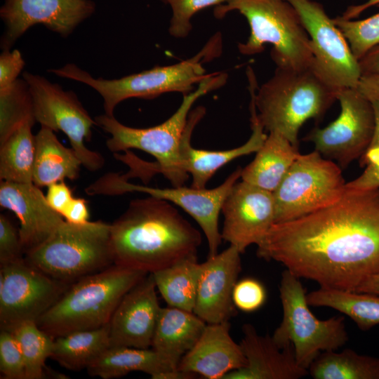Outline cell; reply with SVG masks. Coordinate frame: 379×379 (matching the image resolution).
<instances>
[{"mask_svg": "<svg viewBox=\"0 0 379 379\" xmlns=\"http://www.w3.org/2000/svg\"><path fill=\"white\" fill-rule=\"evenodd\" d=\"M298 146L277 132H270L254 159L242 168L241 180L273 192L299 157Z\"/></svg>", "mask_w": 379, "mask_h": 379, "instance_id": "484cf974", "label": "cell"}, {"mask_svg": "<svg viewBox=\"0 0 379 379\" xmlns=\"http://www.w3.org/2000/svg\"><path fill=\"white\" fill-rule=\"evenodd\" d=\"M1 378L26 379L25 366L20 345L11 331L0 332Z\"/></svg>", "mask_w": 379, "mask_h": 379, "instance_id": "8d00e7d4", "label": "cell"}, {"mask_svg": "<svg viewBox=\"0 0 379 379\" xmlns=\"http://www.w3.org/2000/svg\"><path fill=\"white\" fill-rule=\"evenodd\" d=\"M62 215L65 220L75 224L88 222L89 211L86 200L74 197Z\"/></svg>", "mask_w": 379, "mask_h": 379, "instance_id": "7bdbcfd3", "label": "cell"}, {"mask_svg": "<svg viewBox=\"0 0 379 379\" xmlns=\"http://www.w3.org/2000/svg\"><path fill=\"white\" fill-rule=\"evenodd\" d=\"M286 1L298 12L310 39L314 70L338 91L357 88L361 77L359 61L323 6L313 0Z\"/></svg>", "mask_w": 379, "mask_h": 379, "instance_id": "5bb4252c", "label": "cell"}, {"mask_svg": "<svg viewBox=\"0 0 379 379\" xmlns=\"http://www.w3.org/2000/svg\"><path fill=\"white\" fill-rule=\"evenodd\" d=\"M370 101L371 102L374 112L375 130L371 143L368 149L379 148V98H376Z\"/></svg>", "mask_w": 379, "mask_h": 379, "instance_id": "c3c4849f", "label": "cell"}, {"mask_svg": "<svg viewBox=\"0 0 379 379\" xmlns=\"http://www.w3.org/2000/svg\"><path fill=\"white\" fill-rule=\"evenodd\" d=\"M333 21L343 34L358 61L370 50L379 46V13L362 20L338 16L333 18Z\"/></svg>", "mask_w": 379, "mask_h": 379, "instance_id": "e575fe53", "label": "cell"}, {"mask_svg": "<svg viewBox=\"0 0 379 379\" xmlns=\"http://www.w3.org/2000/svg\"><path fill=\"white\" fill-rule=\"evenodd\" d=\"M361 163L366 166L364 171L346 183V187L361 190L379 188V148L368 149L361 157Z\"/></svg>", "mask_w": 379, "mask_h": 379, "instance_id": "ab89813d", "label": "cell"}, {"mask_svg": "<svg viewBox=\"0 0 379 379\" xmlns=\"http://www.w3.org/2000/svg\"><path fill=\"white\" fill-rule=\"evenodd\" d=\"M53 130L41 126L35 135L33 183L48 185L65 179L77 180L82 164L74 150L65 147Z\"/></svg>", "mask_w": 379, "mask_h": 379, "instance_id": "4316f807", "label": "cell"}, {"mask_svg": "<svg viewBox=\"0 0 379 379\" xmlns=\"http://www.w3.org/2000/svg\"><path fill=\"white\" fill-rule=\"evenodd\" d=\"M242 168L234 171L222 183L212 189L192 187L157 188L130 183L123 175L109 173L89 185L85 190L90 195H119L127 192H142L166 200L181 208L198 223L208 246L209 256L218 253L222 241L218 227L222 204L234 184L241 178Z\"/></svg>", "mask_w": 379, "mask_h": 379, "instance_id": "8fae6325", "label": "cell"}, {"mask_svg": "<svg viewBox=\"0 0 379 379\" xmlns=\"http://www.w3.org/2000/svg\"><path fill=\"white\" fill-rule=\"evenodd\" d=\"M373 6L379 7V0H368L366 2L361 4L350 6L347 8L341 16L346 19L352 20L358 17L362 12L368 8Z\"/></svg>", "mask_w": 379, "mask_h": 379, "instance_id": "bcb514c9", "label": "cell"}, {"mask_svg": "<svg viewBox=\"0 0 379 379\" xmlns=\"http://www.w3.org/2000/svg\"><path fill=\"white\" fill-rule=\"evenodd\" d=\"M251 135L242 145L225 150L197 149L191 145L194 129L206 113V109L199 106L190 113L180 147V162L182 168L192 176L191 187L206 188L208 180L222 167L237 158L256 152L262 145L267 135L259 121L254 101L251 99Z\"/></svg>", "mask_w": 379, "mask_h": 379, "instance_id": "ffe728a7", "label": "cell"}, {"mask_svg": "<svg viewBox=\"0 0 379 379\" xmlns=\"http://www.w3.org/2000/svg\"><path fill=\"white\" fill-rule=\"evenodd\" d=\"M149 273L121 298L109 323V347L150 348L161 307Z\"/></svg>", "mask_w": 379, "mask_h": 379, "instance_id": "ac0fdd59", "label": "cell"}, {"mask_svg": "<svg viewBox=\"0 0 379 379\" xmlns=\"http://www.w3.org/2000/svg\"><path fill=\"white\" fill-rule=\"evenodd\" d=\"M95 10V3L91 0H5L0 9L4 24L1 48L10 50L29 28L36 24L67 37Z\"/></svg>", "mask_w": 379, "mask_h": 379, "instance_id": "2e32d148", "label": "cell"}, {"mask_svg": "<svg viewBox=\"0 0 379 379\" xmlns=\"http://www.w3.org/2000/svg\"><path fill=\"white\" fill-rule=\"evenodd\" d=\"M361 75L379 74V46L370 50L359 60Z\"/></svg>", "mask_w": 379, "mask_h": 379, "instance_id": "f6af8a7d", "label": "cell"}, {"mask_svg": "<svg viewBox=\"0 0 379 379\" xmlns=\"http://www.w3.org/2000/svg\"><path fill=\"white\" fill-rule=\"evenodd\" d=\"M230 329L229 321L206 324L196 344L181 358L178 369L206 379H223L230 372L244 367L246 359Z\"/></svg>", "mask_w": 379, "mask_h": 379, "instance_id": "603a6c76", "label": "cell"}, {"mask_svg": "<svg viewBox=\"0 0 379 379\" xmlns=\"http://www.w3.org/2000/svg\"><path fill=\"white\" fill-rule=\"evenodd\" d=\"M356 89L369 100L379 98V74L361 75Z\"/></svg>", "mask_w": 379, "mask_h": 379, "instance_id": "ee69618b", "label": "cell"}, {"mask_svg": "<svg viewBox=\"0 0 379 379\" xmlns=\"http://www.w3.org/2000/svg\"><path fill=\"white\" fill-rule=\"evenodd\" d=\"M22 78L32 95L36 122L53 131L64 133L87 170L94 172L102 168L105 164L102 155L89 149L84 142L91 140V129L96 122L77 95L39 74L25 72Z\"/></svg>", "mask_w": 379, "mask_h": 379, "instance_id": "7c38bea8", "label": "cell"}, {"mask_svg": "<svg viewBox=\"0 0 379 379\" xmlns=\"http://www.w3.org/2000/svg\"><path fill=\"white\" fill-rule=\"evenodd\" d=\"M346 190L341 168L317 151L300 154L272 192L274 223L321 209L338 200Z\"/></svg>", "mask_w": 379, "mask_h": 379, "instance_id": "30bf717a", "label": "cell"}, {"mask_svg": "<svg viewBox=\"0 0 379 379\" xmlns=\"http://www.w3.org/2000/svg\"><path fill=\"white\" fill-rule=\"evenodd\" d=\"M149 273L112 265L72 283L37 321L53 339L109 323L124 295Z\"/></svg>", "mask_w": 379, "mask_h": 379, "instance_id": "8992f818", "label": "cell"}, {"mask_svg": "<svg viewBox=\"0 0 379 379\" xmlns=\"http://www.w3.org/2000/svg\"><path fill=\"white\" fill-rule=\"evenodd\" d=\"M200 270L201 263L193 256L152 274L168 306L193 312Z\"/></svg>", "mask_w": 379, "mask_h": 379, "instance_id": "f546056e", "label": "cell"}, {"mask_svg": "<svg viewBox=\"0 0 379 379\" xmlns=\"http://www.w3.org/2000/svg\"><path fill=\"white\" fill-rule=\"evenodd\" d=\"M229 0H168L172 16L168 32L177 39L187 37L192 29V18L199 11L213 6L225 4Z\"/></svg>", "mask_w": 379, "mask_h": 379, "instance_id": "d590c367", "label": "cell"}, {"mask_svg": "<svg viewBox=\"0 0 379 379\" xmlns=\"http://www.w3.org/2000/svg\"><path fill=\"white\" fill-rule=\"evenodd\" d=\"M247 76L249 91L265 130L277 132L298 146V133L308 119H320L337 100L338 90L312 67L302 69L277 67L260 88L253 69Z\"/></svg>", "mask_w": 379, "mask_h": 379, "instance_id": "277c9868", "label": "cell"}, {"mask_svg": "<svg viewBox=\"0 0 379 379\" xmlns=\"http://www.w3.org/2000/svg\"><path fill=\"white\" fill-rule=\"evenodd\" d=\"M241 254L230 245L201 263L193 313L206 324L229 321L237 314L232 293L241 270Z\"/></svg>", "mask_w": 379, "mask_h": 379, "instance_id": "d6986e66", "label": "cell"}, {"mask_svg": "<svg viewBox=\"0 0 379 379\" xmlns=\"http://www.w3.org/2000/svg\"><path fill=\"white\" fill-rule=\"evenodd\" d=\"M310 306L334 309L362 331L379 324V295L320 287L307 294Z\"/></svg>", "mask_w": 379, "mask_h": 379, "instance_id": "f1b7e54d", "label": "cell"}, {"mask_svg": "<svg viewBox=\"0 0 379 379\" xmlns=\"http://www.w3.org/2000/svg\"><path fill=\"white\" fill-rule=\"evenodd\" d=\"M279 295L283 318L272 338L281 348L292 345L300 366L308 370L321 352L337 350L347 343L344 317L317 319L309 308L300 278L286 269L281 274Z\"/></svg>", "mask_w": 379, "mask_h": 379, "instance_id": "9c48e42d", "label": "cell"}, {"mask_svg": "<svg viewBox=\"0 0 379 379\" xmlns=\"http://www.w3.org/2000/svg\"><path fill=\"white\" fill-rule=\"evenodd\" d=\"M257 255L320 287L348 291L379 273V188L346 187L336 201L274 223Z\"/></svg>", "mask_w": 379, "mask_h": 379, "instance_id": "6da1fadb", "label": "cell"}, {"mask_svg": "<svg viewBox=\"0 0 379 379\" xmlns=\"http://www.w3.org/2000/svg\"><path fill=\"white\" fill-rule=\"evenodd\" d=\"M25 258L19 232L4 214L0 215V265Z\"/></svg>", "mask_w": 379, "mask_h": 379, "instance_id": "f35d334b", "label": "cell"}, {"mask_svg": "<svg viewBox=\"0 0 379 379\" xmlns=\"http://www.w3.org/2000/svg\"><path fill=\"white\" fill-rule=\"evenodd\" d=\"M356 291L379 295V273L366 279Z\"/></svg>", "mask_w": 379, "mask_h": 379, "instance_id": "7dc6e473", "label": "cell"}, {"mask_svg": "<svg viewBox=\"0 0 379 379\" xmlns=\"http://www.w3.org/2000/svg\"><path fill=\"white\" fill-rule=\"evenodd\" d=\"M0 206L13 211L20 221L18 232L24 254L44 243L64 221L33 182L1 180Z\"/></svg>", "mask_w": 379, "mask_h": 379, "instance_id": "44dd1931", "label": "cell"}, {"mask_svg": "<svg viewBox=\"0 0 379 379\" xmlns=\"http://www.w3.org/2000/svg\"><path fill=\"white\" fill-rule=\"evenodd\" d=\"M314 379H379V358L351 349L321 352L308 368Z\"/></svg>", "mask_w": 379, "mask_h": 379, "instance_id": "4dcf8cb0", "label": "cell"}, {"mask_svg": "<svg viewBox=\"0 0 379 379\" xmlns=\"http://www.w3.org/2000/svg\"><path fill=\"white\" fill-rule=\"evenodd\" d=\"M26 122L36 120L29 86L22 78L0 90V143Z\"/></svg>", "mask_w": 379, "mask_h": 379, "instance_id": "d6a6232c", "label": "cell"}, {"mask_svg": "<svg viewBox=\"0 0 379 379\" xmlns=\"http://www.w3.org/2000/svg\"><path fill=\"white\" fill-rule=\"evenodd\" d=\"M236 11L244 15L250 35L238 50L245 55L263 51L266 44L272 45L271 58L277 67L302 69L312 66L310 39L294 7L286 0H229L215 7L218 19Z\"/></svg>", "mask_w": 379, "mask_h": 379, "instance_id": "52a82bcc", "label": "cell"}, {"mask_svg": "<svg viewBox=\"0 0 379 379\" xmlns=\"http://www.w3.org/2000/svg\"><path fill=\"white\" fill-rule=\"evenodd\" d=\"M240 345L246 365L227 373L223 379H299L308 375L295 359L292 345L279 347L269 335L259 334L254 326L242 327Z\"/></svg>", "mask_w": 379, "mask_h": 379, "instance_id": "7402d4cb", "label": "cell"}, {"mask_svg": "<svg viewBox=\"0 0 379 379\" xmlns=\"http://www.w3.org/2000/svg\"><path fill=\"white\" fill-rule=\"evenodd\" d=\"M338 117L325 128H313L304 138L314 143L315 150L341 168L361 158L369 147L375 130L371 102L356 88L338 91Z\"/></svg>", "mask_w": 379, "mask_h": 379, "instance_id": "9a60e30c", "label": "cell"}, {"mask_svg": "<svg viewBox=\"0 0 379 379\" xmlns=\"http://www.w3.org/2000/svg\"><path fill=\"white\" fill-rule=\"evenodd\" d=\"M222 51V36L216 33L195 55L178 63L155 66L152 69L120 79L94 78L77 65L69 63L58 69H48L56 76L86 84L95 90L103 100L105 114L114 116L116 107L132 98L153 99L164 93L194 91L206 74L203 64L218 58Z\"/></svg>", "mask_w": 379, "mask_h": 379, "instance_id": "5b68a950", "label": "cell"}, {"mask_svg": "<svg viewBox=\"0 0 379 379\" xmlns=\"http://www.w3.org/2000/svg\"><path fill=\"white\" fill-rule=\"evenodd\" d=\"M71 284L53 279L25 259L0 265V328L36 321Z\"/></svg>", "mask_w": 379, "mask_h": 379, "instance_id": "4fadbf2b", "label": "cell"}, {"mask_svg": "<svg viewBox=\"0 0 379 379\" xmlns=\"http://www.w3.org/2000/svg\"><path fill=\"white\" fill-rule=\"evenodd\" d=\"M34 124H23L0 143L1 180L33 182L35 135L32 128Z\"/></svg>", "mask_w": 379, "mask_h": 379, "instance_id": "1f68e13d", "label": "cell"}, {"mask_svg": "<svg viewBox=\"0 0 379 379\" xmlns=\"http://www.w3.org/2000/svg\"><path fill=\"white\" fill-rule=\"evenodd\" d=\"M178 368L169 359L152 348L109 347L87 368L93 377L112 379L133 371H142L157 379L162 373Z\"/></svg>", "mask_w": 379, "mask_h": 379, "instance_id": "d4e9b609", "label": "cell"}, {"mask_svg": "<svg viewBox=\"0 0 379 379\" xmlns=\"http://www.w3.org/2000/svg\"><path fill=\"white\" fill-rule=\"evenodd\" d=\"M46 198L49 206L62 215L74 197L71 189L62 180L48 186Z\"/></svg>", "mask_w": 379, "mask_h": 379, "instance_id": "b9f144b4", "label": "cell"}, {"mask_svg": "<svg viewBox=\"0 0 379 379\" xmlns=\"http://www.w3.org/2000/svg\"><path fill=\"white\" fill-rule=\"evenodd\" d=\"M25 259L49 277L72 284L114 264L110 224L64 220L44 243L25 253Z\"/></svg>", "mask_w": 379, "mask_h": 379, "instance_id": "ba28073f", "label": "cell"}, {"mask_svg": "<svg viewBox=\"0 0 379 379\" xmlns=\"http://www.w3.org/2000/svg\"><path fill=\"white\" fill-rule=\"evenodd\" d=\"M110 237L114 264L147 273L197 256L202 240L171 202L152 196L131 200Z\"/></svg>", "mask_w": 379, "mask_h": 379, "instance_id": "7a4b0ae2", "label": "cell"}, {"mask_svg": "<svg viewBox=\"0 0 379 379\" xmlns=\"http://www.w3.org/2000/svg\"><path fill=\"white\" fill-rule=\"evenodd\" d=\"M206 323L192 312L161 307L154 331L153 350L178 366L200 338Z\"/></svg>", "mask_w": 379, "mask_h": 379, "instance_id": "cb8c5ba5", "label": "cell"}, {"mask_svg": "<svg viewBox=\"0 0 379 379\" xmlns=\"http://www.w3.org/2000/svg\"><path fill=\"white\" fill-rule=\"evenodd\" d=\"M11 332L22 352L26 379L44 378L45 362L51 357L54 339L32 321L20 324Z\"/></svg>", "mask_w": 379, "mask_h": 379, "instance_id": "836d02e7", "label": "cell"}, {"mask_svg": "<svg viewBox=\"0 0 379 379\" xmlns=\"http://www.w3.org/2000/svg\"><path fill=\"white\" fill-rule=\"evenodd\" d=\"M109 347V324L54 338L50 358L61 366L79 371L87 368Z\"/></svg>", "mask_w": 379, "mask_h": 379, "instance_id": "83f0119b", "label": "cell"}, {"mask_svg": "<svg viewBox=\"0 0 379 379\" xmlns=\"http://www.w3.org/2000/svg\"><path fill=\"white\" fill-rule=\"evenodd\" d=\"M165 4H168V0H160Z\"/></svg>", "mask_w": 379, "mask_h": 379, "instance_id": "681fc988", "label": "cell"}, {"mask_svg": "<svg viewBox=\"0 0 379 379\" xmlns=\"http://www.w3.org/2000/svg\"><path fill=\"white\" fill-rule=\"evenodd\" d=\"M267 293L265 286L257 279L244 278L237 281L232 293V300L237 309L252 312L265 303Z\"/></svg>", "mask_w": 379, "mask_h": 379, "instance_id": "74e56055", "label": "cell"}, {"mask_svg": "<svg viewBox=\"0 0 379 379\" xmlns=\"http://www.w3.org/2000/svg\"><path fill=\"white\" fill-rule=\"evenodd\" d=\"M227 74L222 72L210 74L192 92L183 95L177 110L161 124L149 128H133L124 125L114 116L106 114L95 117L96 124L110 134L106 141L108 149L114 153L138 149L153 156L154 163L132 160L131 176L161 173L170 181L173 187L184 186L189 174L182 168L180 147L193 104L208 92L222 86Z\"/></svg>", "mask_w": 379, "mask_h": 379, "instance_id": "3957f363", "label": "cell"}, {"mask_svg": "<svg viewBox=\"0 0 379 379\" xmlns=\"http://www.w3.org/2000/svg\"><path fill=\"white\" fill-rule=\"evenodd\" d=\"M25 65L18 50L3 51L0 55V90L12 85Z\"/></svg>", "mask_w": 379, "mask_h": 379, "instance_id": "60d3db41", "label": "cell"}, {"mask_svg": "<svg viewBox=\"0 0 379 379\" xmlns=\"http://www.w3.org/2000/svg\"><path fill=\"white\" fill-rule=\"evenodd\" d=\"M221 212L224 216L222 240L243 253L250 245H258L274 224L273 193L243 180L237 182Z\"/></svg>", "mask_w": 379, "mask_h": 379, "instance_id": "e0dca14e", "label": "cell"}]
</instances>
